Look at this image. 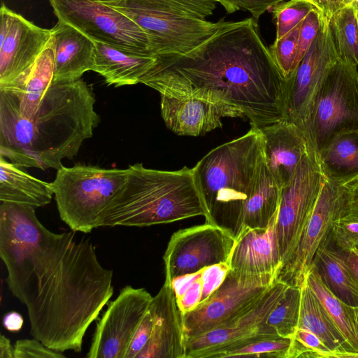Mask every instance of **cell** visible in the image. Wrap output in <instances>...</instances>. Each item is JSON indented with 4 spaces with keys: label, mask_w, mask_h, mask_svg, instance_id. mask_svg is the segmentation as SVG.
I'll use <instances>...</instances> for the list:
<instances>
[{
    "label": "cell",
    "mask_w": 358,
    "mask_h": 358,
    "mask_svg": "<svg viewBox=\"0 0 358 358\" xmlns=\"http://www.w3.org/2000/svg\"><path fill=\"white\" fill-rule=\"evenodd\" d=\"M33 206L0 204V257L6 283L27 308L30 334L48 348L80 352L84 336L113 294V271L89 240L54 233Z\"/></svg>",
    "instance_id": "1"
},
{
    "label": "cell",
    "mask_w": 358,
    "mask_h": 358,
    "mask_svg": "<svg viewBox=\"0 0 358 358\" xmlns=\"http://www.w3.org/2000/svg\"><path fill=\"white\" fill-rule=\"evenodd\" d=\"M140 83L160 94L225 102L240 109L251 127L286 120L287 80L252 17L232 22L185 55L156 57Z\"/></svg>",
    "instance_id": "2"
},
{
    "label": "cell",
    "mask_w": 358,
    "mask_h": 358,
    "mask_svg": "<svg viewBox=\"0 0 358 358\" xmlns=\"http://www.w3.org/2000/svg\"><path fill=\"white\" fill-rule=\"evenodd\" d=\"M95 102L92 88L81 78L52 82L36 113L28 117L14 92L0 89V157L21 168L60 169L99 125Z\"/></svg>",
    "instance_id": "3"
},
{
    "label": "cell",
    "mask_w": 358,
    "mask_h": 358,
    "mask_svg": "<svg viewBox=\"0 0 358 358\" xmlns=\"http://www.w3.org/2000/svg\"><path fill=\"white\" fill-rule=\"evenodd\" d=\"M122 187L101 213L100 227H148L202 215L206 212L193 168L177 171L129 165Z\"/></svg>",
    "instance_id": "4"
},
{
    "label": "cell",
    "mask_w": 358,
    "mask_h": 358,
    "mask_svg": "<svg viewBox=\"0 0 358 358\" xmlns=\"http://www.w3.org/2000/svg\"><path fill=\"white\" fill-rule=\"evenodd\" d=\"M260 128L212 149L193 167L195 183L206 212V222L236 238L247 199L263 160Z\"/></svg>",
    "instance_id": "5"
},
{
    "label": "cell",
    "mask_w": 358,
    "mask_h": 358,
    "mask_svg": "<svg viewBox=\"0 0 358 358\" xmlns=\"http://www.w3.org/2000/svg\"><path fill=\"white\" fill-rule=\"evenodd\" d=\"M134 22L148 36L150 50L159 57H176L196 49L232 22H217L216 3L193 0H99Z\"/></svg>",
    "instance_id": "6"
},
{
    "label": "cell",
    "mask_w": 358,
    "mask_h": 358,
    "mask_svg": "<svg viewBox=\"0 0 358 358\" xmlns=\"http://www.w3.org/2000/svg\"><path fill=\"white\" fill-rule=\"evenodd\" d=\"M127 177V169L62 166L50 182L61 220L72 231L91 232L98 227L101 213Z\"/></svg>",
    "instance_id": "7"
},
{
    "label": "cell",
    "mask_w": 358,
    "mask_h": 358,
    "mask_svg": "<svg viewBox=\"0 0 358 358\" xmlns=\"http://www.w3.org/2000/svg\"><path fill=\"white\" fill-rule=\"evenodd\" d=\"M299 127L317 154L338 134L358 130L357 66L337 60L329 67Z\"/></svg>",
    "instance_id": "8"
},
{
    "label": "cell",
    "mask_w": 358,
    "mask_h": 358,
    "mask_svg": "<svg viewBox=\"0 0 358 358\" xmlns=\"http://www.w3.org/2000/svg\"><path fill=\"white\" fill-rule=\"evenodd\" d=\"M58 20L93 41L138 54L153 55L146 34L120 11L99 0H49Z\"/></svg>",
    "instance_id": "9"
},
{
    "label": "cell",
    "mask_w": 358,
    "mask_h": 358,
    "mask_svg": "<svg viewBox=\"0 0 358 358\" xmlns=\"http://www.w3.org/2000/svg\"><path fill=\"white\" fill-rule=\"evenodd\" d=\"M325 180L318 154L308 145L294 177L281 190L275 223L281 262L296 245L311 217Z\"/></svg>",
    "instance_id": "10"
},
{
    "label": "cell",
    "mask_w": 358,
    "mask_h": 358,
    "mask_svg": "<svg viewBox=\"0 0 358 358\" xmlns=\"http://www.w3.org/2000/svg\"><path fill=\"white\" fill-rule=\"evenodd\" d=\"M348 186L326 179L311 217L296 245L283 259L275 280L300 287L314 257L330 235L334 222L345 215Z\"/></svg>",
    "instance_id": "11"
},
{
    "label": "cell",
    "mask_w": 358,
    "mask_h": 358,
    "mask_svg": "<svg viewBox=\"0 0 358 358\" xmlns=\"http://www.w3.org/2000/svg\"><path fill=\"white\" fill-rule=\"evenodd\" d=\"M275 281L273 275H243L229 268L222 282L208 298L182 314L185 341L246 310Z\"/></svg>",
    "instance_id": "12"
},
{
    "label": "cell",
    "mask_w": 358,
    "mask_h": 358,
    "mask_svg": "<svg viewBox=\"0 0 358 358\" xmlns=\"http://www.w3.org/2000/svg\"><path fill=\"white\" fill-rule=\"evenodd\" d=\"M235 241L229 231L207 222L174 232L163 256L165 282L210 266H229Z\"/></svg>",
    "instance_id": "13"
},
{
    "label": "cell",
    "mask_w": 358,
    "mask_h": 358,
    "mask_svg": "<svg viewBox=\"0 0 358 358\" xmlns=\"http://www.w3.org/2000/svg\"><path fill=\"white\" fill-rule=\"evenodd\" d=\"M152 296L144 288L121 289L99 319L88 358H125L129 345Z\"/></svg>",
    "instance_id": "14"
},
{
    "label": "cell",
    "mask_w": 358,
    "mask_h": 358,
    "mask_svg": "<svg viewBox=\"0 0 358 358\" xmlns=\"http://www.w3.org/2000/svg\"><path fill=\"white\" fill-rule=\"evenodd\" d=\"M337 60L329 24L324 20L311 46L287 80V120L299 127L301 124L328 69Z\"/></svg>",
    "instance_id": "15"
},
{
    "label": "cell",
    "mask_w": 358,
    "mask_h": 358,
    "mask_svg": "<svg viewBox=\"0 0 358 358\" xmlns=\"http://www.w3.org/2000/svg\"><path fill=\"white\" fill-rule=\"evenodd\" d=\"M275 281L249 308L211 330L185 341V358H212L231 345L258 333L260 325L283 296L287 287Z\"/></svg>",
    "instance_id": "16"
},
{
    "label": "cell",
    "mask_w": 358,
    "mask_h": 358,
    "mask_svg": "<svg viewBox=\"0 0 358 358\" xmlns=\"http://www.w3.org/2000/svg\"><path fill=\"white\" fill-rule=\"evenodd\" d=\"M50 38V29L10 10L8 31L0 42V89L20 87Z\"/></svg>",
    "instance_id": "17"
},
{
    "label": "cell",
    "mask_w": 358,
    "mask_h": 358,
    "mask_svg": "<svg viewBox=\"0 0 358 358\" xmlns=\"http://www.w3.org/2000/svg\"><path fill=\"white\" fill-rule=\"evenodd\" d=\"M160 105L166 126L179 136H201L222 127L223 117H245L232 105L192 95L161 94Z\"/></svg>",
    "instance_id": "18"
},
{
    "label": "cell",
    "mask_w": 358,
    "mask_h": 358,
    "mask_svg": "<svg viewBox=\"0 0 358 358\" xmlns=\"http://www.w3.org/2000/svg\"><path fill=\"white\" fill-rule=\"evenodd\" d=\"M149 308L153 317L152 333L136 358H185L182 317L172 284L164 281Z\"/></svg>",
    "instance_id": "19"
},
{
    "label": "cell",
    "mask_w": 358,
    "mask_h": 358,
    "mask_svg": "<svg viewBox=\"0 0 358 358\" xmlns=\"http://www.w3.org/2000/svg\"><path fill=\"white\" fill-rule=\"evenodd\" d=\"M263 158L279 187L287 185L308 150L302 129L295 123L282 120L260 128Z\"/></svg>",
    "instance_id": "20"
},
{
    "label": "cell",
    "mask_w": 358,
    "mask_h": 358,
    "mask_svg": "<svg viewBox=\"0 0 358 358\" xmlns=\"http://www.w3.org/2000/svg\"><path fill=\"white\" fill-rule=\"evenodd\" d=\"M278 213L266 229L245 228L235 238L229 269L243 275H273L281 264L276 236Z\"/></svg>",
    "instance_id": "21"
},
{
    "label": "cell",
    "mask_w": 358,
    "mask_h": 358,
    "mask_svg": "<svg viewBox=\"0 0 358 358\" xmlns=\"http://www.w3.org/2000/svg\"><path fill=\"white\" fill-rule=\"evenodd\" d=\"M50 31L54 44V83L73 82L92 71V39L59 20Z\"/></svg>",
    "instance_id": "22"
},
{
    "label": "cell",
    "mask_w": 358,
    "mask_h": 358,
    "mask_svg": "<svg viewBox=\"0 0 358 358\" xmlns=\"http://www.w3.org/2000/svg\"><path fill=\"white\" fill-rule=\"evenodd\" d=\"M92 71L101 76L108 85H136L156 62V57L125 51L93 41Z\"/></svg>",
    "instance_id": "23"
},
{
    "label": "cell",
    "mask_w": 358,
    "mask_h": 358,
    "mask_svg": "<svg viewBox=\"0 0 358 358\" xmlns=\"http://www.w3.org/2000/svg\"><path fill=\"white\" fill-rule=\"evenodd\" d=\"M298 328L308 330L333 351L336 358H354L357 352L348 347L336 324L305 280L301 287Z\"/></svg>",
    "instance_id": "24"
},
{
    "label": "cell",
    "mask_w": 358,
    "mask_h": 358,
    "mask_svg": "<svg viewBox=\"0 0 358 358\" xmlns=\"http://www.w3.org/2000/svg\"><path fill=\"white\" fill-rule=\"evenodd\" d=\"M54 195L51 183L26 173L21 167L0 157V201L43 207Z\"/></svg>",
    "instance_id": "25"
},
{
    "label": "cell",
    "mask_w": 358,
    "mask_h": 358,
    "mask_svg": "<svg viewBox=\"0 0 358 358\" xmlns=\"http://www.w3.org/2000/svg\"><path fill=\"white\" fill-rule=\"evenodd\" d=\"M281 190L263 158L244 207L239 233L245 228L268 227L278 213Z\"/></svg>",
    "instance_id": "26"
},
{
    "label": "cell",
    "mask_w": 358,
    "mask_h": 358,
    "mask_svg": "<svg viewBox=\"0 0 358 358\" xmlns=\"http://www.w3.org/2000/svg\"><path fill=\"white\" fill-rule=\"evenodd\" d=\"M312 264L337 297L350 306H358V286L346 266L343 252L334 245L330 235L317 250Z\"/></svg>",
    "instance_id": "27"
},
{
    "label": "cell",
    "mask_w": 358,
    "mask_h": 358,
    "mask_svg": "<svg viewBox=\"0 0 358 358\" xmlns=\"http://www.w3.org/2000/svg\"><path fill=\"white\" fill-rule=\"evenodd\" d=\"M318 156L326 179L342 185L358 179V130L338 134Z\"/></svg>",
    "instance_id": "28"
},
{
    "label": "cell",
    "mask_w": 358,
    "mask_h": 358,
    "mask_svg": "<svg viewBox=\"0 0 358 358\" xmlns=\"http://www.w3.org/2000/svg\"><path fill=\"white\" fill-rule=\"evenodd\" d=\"M54 78V44L51 36L45 48L18 87L8 88L16 96L19 108L26 117L33 116ZM4 89V88H3Z\"/></svg>",
    "instance_id": "29"
},
{
    "label": "cell",
    "mask_w": 358,
    "mask_h": 358,
    "mask_svg": "<svg viewBox=\"0 0 358 358\" xmlns=\"http://www.w3.org/2000/svg\"><path fill=\"white\" fill-rule=\"evenodd\" d=\"M306 279L311 290L343 336L350 349L358 353V343L353 322V306L343 302L328 288L314 264L311 265Z\"/></svg>",
    "instance_id": "30"
},
{
    "label": "cell",
    "mask_w": 358,
    "mask_h": 358,
    "mask_svg": "<svg viewBox=\"0 0 358 358\" xmlns=\"http://www.w3.org/2000/svg\"><path fill=\"white\" fill-rule=\"evenodd\" d=\"M327 22L338 60L358 66V20L355 6H343Z\"/></svg>",
    "instance_id": "31"
},
{
    "label": "cell",
    "mask_w": 358,
    "mask_h": 358,
    "mask_svg": "<svg viewBox=\"0 0 358 358\" xmlns=\"http://www.w3.org/2000/svg\"><path fill=\"white\" fill-rule=\"evenodd\" d=\"M300 287L289 286L277 305L260 325L258 333L292 338L299 324Z\"/></svg>",
    "instance_id": "32"
},
{
    "label": "cell",
    "mask_w": 358,
    "mask_h": 358,
    "mask_svg": "<svg viewBox=\"0 0 358 358\" xmlns=\"http://www.w3.org/2000/svg\"><path fill=\"white\" fill-rule=\"evenodd\" d=\"M291 341V338L257 333L231 345L212 358H288Z\"/></svg>",
    "instance_id": "33"
},
{
    "label": "cell",
    "mask_w": 358,
    "mask_h": 358,
    "mask_svg": "<svg viewBox=\"0 0 358 358\" xmlns=\"http://www.w3.org/2000/svg\"><path fill=\"white\" fill-rule=\"evenodd\" d=\"M316 8L310 0H289L271 8L276 27L275 39L280 38L297 27Z\"/></svg>",
    "instance_id": "34"
},
{
    "label": "cell",
    "mask_w": 358,
    "mask_h": 358,
    "mask_svg": "<svg viewBox=\"0 0 358 358\" xmlns=\"http://www.w3.org/2000/svg\"><path fill=\"white\" fill-rule=\"evenodd\" d=\"M299 24L278 39H275L269 48L271 56L282 76L287 80L299 64L298 38Z\"/></svg>",
    "instance_id": "35"
},
{
    "label": "cell",
    "mask_w": 358,
    "mask_h": 358,
    "mask_svg": "<svg viewBox=\"0 0 358 358\" xmlns=\"http://www.w3.org/2000/svg\"><path fill=\"white\" fill-rule=\"evenodd\" d=\"M291 339L288 358L335 357L334 352L318 336L308 330L297 328Z\"/></svg>",
    "instance_id": "36"
},
{
    "label": "cell",
    "mask_w": 358,
    "mask_h": 358,
    "mask_svg": "<svg viewBox=\"0 0 358 358\" xmlns=\"http://www.w3.org/2000/svg\"><path fill=\"white\" fill-rule=\"evenodd\" d=\"M171 284L182 314L192 310L201 303L203 295L201 270L176 278Z\"/></svg>",
    "instance_id": "37"
},
{
    "label": "cell",
    "mask_w": 358,
    "mask_h": 358,
    "mask_svg": "<svg viewBox=\"0 0 358 358\" xmlns=\"http://www.w3.org/2000/svg\"><path fill=\"white\" fill-rule=\"evenodd\" d=\"M334 245L342 251L358 247V220L348 215L337 219L330 233Z\"/></svg>",
    "instance_id": "38"
},
{
    "label": "cell",
    "mask_w": 358,
    "mask_h": 358,
    "mask_svg": "<svg viewBox=\"0 0 358 358\" xmlns=\"http://www.w3.org/2000/svg\"><path fill=\"white\" fill-rule=\"evenodd\" d=\"M324 20L322 13L315 8L301 22L298 38L299 63L317 37Z\"/></svg>",
    "instance_id": "39"
},
{
    "label": "cell",
    "mask_w": 358,
    "mask_h": 358,
    "mask_svg": "<svg viewBox=\"0 0 358 358\" xmlns=\"http://www.w3.org/2000/svg\"><path fill=\"white\" fill-rule=\"evenodd\" d=\"M285 0H218L227 13L230 14L238 10L249 11L257 24L259 17L266 10Z\"/></svg>",
    "instance_id": "40"
},
{
    "label": "cell",
    "mask_w": 358,
    "mask_h": 358,
    "mask_svg": "<svg viewBox=\"0 0 358 358\" xmlns=\"http://www.w3.org/2000/svg\"><path fill=\"white\" fill-rule=\"evenodd\" d=\"M15 358H64L60 352L52 350L34 339L17 340L14 345Z\"/></svg>",
    "instance_id": "41"
},
{
    "label": "cell",
    "mask_w": 358,
    "mask_h": 358,
    "mask_svg": "<svg viewBox=\"0 0 358 358\" xmlns=\"http://www.w3.org/2000/svg\"><path fill=\"white\" fill-rule=\"evenodd\" d=\"M150 306V305H149ZM153 317L148 307L141 320L129 345L125 358H136L147 344L152 329Z\"/></svg>",
    "instance_id": "42"
},
{
    "label": "cell",
    "mask_w": 358,
    "mask_h": 358,
    "mask_svg": "<svg viewBox=\"0 0 358 358\" xmlns=\"http://www.w3.org/2000/svg\"><path fill=\"white\" fill-rule=\"evenodd\" d=\"M229 268L228 265L217 264L201 270L203 285L201 301L208 298L220 285Z\"/></svg>",
    "instance_id": "43"
},
{
    "label": "cell",
    "mask_w": 358,
    "mask_h": 358,
    "mask_svg": "<svg viewBox=\"0 0 358 358\" xmlns=\"http://www.w3.org/2000/svg\"><path fill=\"white\" fill-rule=\"evenodd\" d=\"M320 10L325 20L343 6L350 4L351 0H310Z\"/></svg>",
    "instance_id": "44"
},
{
    "label": "cell",
    "mask_w": 358,
    "mask_h": 358,
    "mask_svg": "<svg viewBox=\"0 0 358 358\" xmlns=\"http://www.w3.org/2000/svg\"><path fill=\"white\" fill-rule=\"evenodd\" d=\"M348 186V199L345 215L358 220V179Z\"/></svg>",
    "instance_id": "45"
},
{
    "label": "cell",
    "mask_w": 358,
    "mask_h": 358,
    "mask_svg": "<svg viewBox=\"0 0 358 358\" xmlns=\"http://www.w3.org/2000/svg\"><path fill=\"white\" fill-rule=\"evenodd\" d=\"M343 252L346 266L354 281L358 286V250L353 248Z\"/></svg>",
    "instance_id": "46"
},
{
    "label": "cell",
    "mask_w": 358,
    "mask_h": 358,
    "mask_svg": "<svg viewBox=\"0 0 358 358\" xmlns=\"http://www.w3.org/2000/svg\"><path fill=\"white\" fill-rule=\"evenodd\" d=\"M24 319L22 316L15 311H11L6 314L3 319L4 327L9 331L17 332L23 327Z\"/></svg>",
    "instance_id": "47"
},
{
    "label": "cell",
    "mask_w": 358,
    "mask_h": 358,
    "mask_svg": "<svg viewBox=\"0 0 358 358\" xmlns=\"http://www.w3.org/2000/svg\"><path fill=\"white\" fill-rule=\"evenodd\" d=\"M14 346L4 335L0 336V358H15Z\"/></svg>",
    "instance_id": "48"
},
{
    "label": "cell",
    "mask_w": 358,
    "mask_h": 358,
    "mask_svg": "<svg viewBox=\"0 0 358 358\" xmlns=\"http://www.w3.org/2000/svg\"><path fill=\"white\" fill-rule=\"evenodd\" d=\"M352 315H353V322H354V327L356 335V338L358 343V306L352 307Z\"/></svg>",
    "instance_id": "49"
},
{
    "label": "cell",
    "mask_w": 358,
    "mask_h": 358,
    "mask_svg": "<svg viewBox=\"0 0 358 358\" xmlns=\"http://www.w3.org/2000/svg\"><path fill=\"white\" fill-rule=\"evenodd\" d=\"M353 6H355V7H357L358 6V0H351V3Z\"/></svg>",
    "instance_id": "50"
},
{
    "label": "cell",
    "mask_w": 358,
    "mask_h": 358,
    "mask_svg": "<svg viewBox=\"0 0 358 358\" xmlns=\"http://www.w3.org/2000/svg\"><path fill=\"white\" fill-rule=\"evenodd\" d=\"M356 10H357V20H358V6L356 7Z\"/></svg>",
    "instance_id": "51"
},
{
    "label": "cell",
    "mask_w": 358,
    "mask_h": 358,
    "mask_svg": "<svg viewBox=\"0 0 358 358\" xmlns=\"http://www.w3.org/2000/svg\"><path fill=\"white\" fill-rule=\"evenodd\" d=\"M357 250H358V247H357Z\"/></svg>",
    "instance_id": "52"
}]
</instances>
